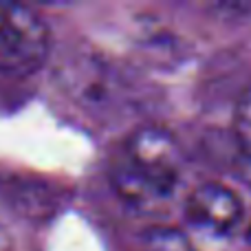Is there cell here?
Listing matches in <instances>:
<instances>
[{"mask_svg": "<svg viewBox=\"0 0 251 251\" xmlns=\"http://www.w3.org/2000/svg\"><path fill=\"white\" fill-rule=\"evenodd\" d=\"M234 134L240 150H243V156L251 159V86L245 91V95L240 97L238 106H236Z\"/></svg>", "mask_w": 251, "mask_h": 251, "instance_id": "5b68a950", "label": "cell"}, {"mask_svg": "<svg viewBox=\"0 0 251 251\" xmlns=\"http://www.w3.org/2000/svg\"><path fill=\"white\" fill-rule=\"evenodd\" d=\"M181 148L163 128L146 126L124 141L110 165V181L122 199L137 205L168 199L181 178Z\"/></svg>", "mask_w": 251, "mask_h": 251, "instance_id": "6da1fadb", "label": "cell"}, {"mask_svg": "<svg viewBox=\"0 0 251 251\" xmlns=\"http://www.w3.org/2000/svg\"><path fill=\"white\" fill-rule=\"evenodd\" d=\"M185 216L199 229L225 236L240 225L245 205L240 196L223 183H203L192 190L185 205Z\"/></svg>", "mask_w": 251, "mask_h": 251, "instance_id": "3957f363", "label": "cell"}, {"mask_svg": "<svg viewBox=\"0 0 251 251\" xmlns=\"http://www.w3.org/2000/svg\"><path fill=\"white\" fill-rule=\"evenodd\" d=\"M141 251H196V247L183 231L159 227L146 236Z\"/></svg>", "mask_w": 251, "mask_h": 251, "instance_id": "277c9868", "label": "cell"}, {"mask_svg": "<svg viewBox=\"0 0 251 251\" xmlns=\"http://www.w3.org/2000/svg\"><path fill=\"white\" fill-rule=\"evenodd\" d=\"M51 33L40 13L25 4L0 2V73L25 77L44 66Z\"/></svg>", "mask_w": 251, "mask_h": 251, "instance_id": "7a4b0ae2", "label": "cell"}]
</instances>
